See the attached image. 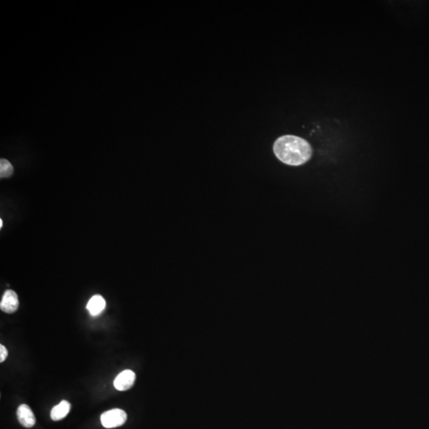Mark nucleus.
<instances>
[{
  "instance_id": "6e6552de",
  "label": "nucleus",
  "mask_w": 429,
  "mask_h": 429,
  "mask_svg": "<svg viewBox=\"0 0 429 429\" xmlns=\"http://www.w3.org/2000/svg\"><path fill=\"white\" fill-rule=\"evenodd\" d=\"M14 173V168L7 160L1 159L0 161V177L1 178L10 177Z\"/></svg>"
},
{
  "instance_id": "f03ea898",
  "label": "nucleus",
  "mask_w": 429,
  "mask_h": 429,
  "mask_svg": "<svg viewBox=\"0 0 429 429\" xmlns=\"http://www.w3.org/2000/svg\"><path fill=\"white\" fill-rule=\"evenodd\" d=\"M127 415L126 412L120 409H114L105 412L101 415L102 426L106 429L120 427L126 423Z\"/></svg>"
},
{
  "instance_id": "423d86ee",
  "label": "nucleus",
  "mask_w": 429,
  "mask_h": 429,
  "mask_svg": "<svg viewBox=\"0 0 429 429\" xmlns=\"http://www.w3.org/2000/svg\"><path fill=\"white\" fill-rule=\"evenodd\" d=\"M105 308H106V301L101 295L93 296L87 305V309L93 317L100 315L105 310Z\"/></svg>"
},
{
  "instance_id": "20e7f679",
  "label": "nucleus",
  "mask_w": 429,
  "mask_h": 429,
  "mask_svg": "<svg viewBox=\"0 0 429 429\" xmlns=\"http://www.w3.org/2000/svg\"><path fill=\"white\" fill-rule=\"evenodd\" d=\"M135 379L136 375L134 371L130 370H123L114 379V388L119 391L130 390L134 386Z\"/></svg>"
},
{
  "instance_id": "39448f33",
  "label": "nucleus",
  "mask_w": 429,
  "mask_h": 429,
  "mask_svg": "<svg viewBox=\"0 0 429 429\" xmlns=\"http://www.w3.org/2000/svg\"><path fill=\"white\" fill-rule=\"evenodd\" d=\"M17 417L18 422L23 427H34L36 423L35 416L32 411L30 406L27 405H21L17 410Z\"/></svg>"
},
{
  "instance_id": "1a4fd4ad",
  "label": "nucleus",
  "mask_w": 429,
  "mask_h": 429,
  "mask_svg": "<svg viewBox=\"0 0 429 429\" xmlns=\"http://www.w3.org/2000/svg\"><path fill=\"white\" fill-rule=\"evenodd\" d=\"M8 356V351L3 345H0V362H3Z\"/></svg>"
},
{
  "instance_id": "f257e3e1",
  "label": "nucleus",
  "mask_w": 429,
  "mask_h": 429,
  "mask_svg": "<svg viewBox=\"0 0 429 429\" xmlns=\"http://www.w3.org/2000/svg\"><path fill=\"white\" fill-rule=\"evenodd\" d=\"M274 154L281 162L298 166L309 162L313 149L308 141L294 135H284L276 140L273 146Z\"/></svg>"
},
{
  "instance_id": "0eeeda50",
  "label": "nucleus",
  "mask_w": 429,
  "mask_h": 429,
  "mask_svg": "<svg viewBox=\"0 0 429 429\" xmlns=\"http://www.w3.org/2000/svg\"><path fill=\"white\" fill-rule=\"evenodd\" d=\"M70 410H71V405L69 402L64 400L52 409L50 418L54 422H58L64 419L69 414Z\"/></svg>"
},
{
  "instance_id": "7ed1b4c3",
  "label": "nucleus",
  "mask_w": 429,
  "mask_h": 429,
  "mask_svg": "<svg viewBox=\"0 0 429 429\" xmlns=\"http://www.w3.org/2000/svg\"><path fill=\"white\" fill-rule=\"evenodd\" d=\"M19 306L18 295L13 290H6L2 295L1 303H0V309L2 312L6 313H14L18 310Z\"/></svg>"
},
{
  "instance_id": "9d476101",
  "label": "nucleus",
  "mask_w": 429,
  "mask_h": 429,
  "mask_svg": "<svg viewBox=\"0 0 429 429\" xmlns=\"http://www.w3.org/2000/svg\"><path fill=\"white\" fill-rule=\"evenodd\" d=\"M2 218H0V228H2Z\"/></svg>"
}]
</instances>
